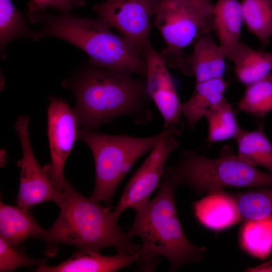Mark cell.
Masks as SVG:
<instances>
[{
    "label": "cell",
    "instance_id": "cell-15",
    "mask_svg": "<svg viewBox=\"0 0 272 272\" xmlns=\"http://www.w3.org/2000/svg\"><path fill=\"white\" fill-rule=\"evenodd\" d=\"M193 208L197 220L210 229L222 230L241 220L235 200L224 189L208 193L195 202Z\"/></svg>",
    "mask_w": 272,
    "mask_h": 272
},
{
    "label": "cell",
    "instance_id": "cell-5",
    "mask_svg": "<svg viewBox=\"0 0 272 272\" xmlns=\"http://www.w3.org/2000/svg\"><path fill=\"white\" fill-rule=\"evenodd\" d=\"M180 161L165 167L163 174L176 186L185 185L197 194L225 187L272 186V174L258 170L241 160L231 146H224L218 158H207L191 150L181 152Z\"/></svg>",
    "mask_w": 272,
    "mask_h": 272
},
{
    "label": "cell",
    "instance_id": "cell-1",
    "mask_svg": "<svg viewBox=\"0 0 272 272\" xmlns=\"http://www.w3.org/2000/svg\"><path fill=\"white\" fill-rule=\"evenodd\" d=\"M83 63L63 83L75 96L74 111L82 128H97L121 116H132L140 123L150 119L146 78L137 79L131 73L101 67L89 60Z\"/></svg>",
    "mask_w": 272,
    "mask_h": 272
},
{
    "label": "cell",
    "instance_id": "cell-17",
    "mask_svg": "<svg viewBox=\"0 0 272 272\" xmlns=\"http://www.w3.org/2000/svg\"><path fill=\"white\" fill-rule=\"evenodd\" d=\"M42 228L29 210L0 202V237L10 244L18 246L29 238L44 239Z\"/></svg>",
    "mask_w": 272,
    "mask_h": 272
},
{
    "label": "cell",
    "instance_id": "cell-18",
    "mask_svg": "<svg viewBox=\"0 0 272 272\" xmlns=\"http://www.w3.org/2000/svg\"><path fill=\"white\" fill-rule=\"evenodd\" d=\"M228 83L223 78L196 82L190 98L181 103V111L192 130L206 112L224 97Z\"/></svg>",
    "mask_w": 272,
    "mask_h": 272
},
{
    "label": "cell",
    "instance_id": "cell-25",
    "mask_svg": "<svg viewBox=\"0 0 272 272\" xmlns=\"http://www.w3.org/2000/svg\"><path fill=\"white\" fill-rule=\"evenodd\" d=\"M237 109L259 118L272 111V73L246 86Z\"/></svg>",
    "mask_w": 272,
    "mask_h": 272
},
{
    "label": "cell",
    "instance_id": "cell-30",
    "mask_svg": "<svg viewBox=\"0 0 272 272\" xmlns=\"http://www.w3.org/2000/svg\"><path fill=\"white\" fill-rule=\"evenodd\" d=\"M246 271L253 272L272 271V261H268L254 267L248 268Z\"/></svg>",
    "mask_w": 272,
    "mask_h": 272
},
{
    "label": "cell",
    "instance_id": "cell-21",
    "mask_svg": "<svg viewBox=\"0 0 272 272\" xmlns=\"http://www.w3.org/2000/svg\"><path fill=\"white\" fill-rule=\"evenodd\" d=\"M240 239L241 245L246 252L265 259L272 253V217L246 221Z\"/></svg>",
    "mask_w": 272,
    "mask_h": 272
},
{
    "label": "cell",
    "instance_id": "cell-23",
    "mask_svg": "<svg viewBox=\"0 0 272 272\" xmlns=\"http://www.w3.org/2000/svg\"><path fill=\"white\" fill-rule=\"evenodd\" d=\"M208 124L207 141L216 143L234 138L241 128L230 103L224 97L205 115Z\"/></svg>",
    "mask_w": 272,
    "mask_h": 272
},
{
    "label": "cell",
    "instance_id": "cell-8",
    "mask_svg": "<svg viewBox=\"0 0 272 272\" xmlns=\"http://www.w3.org/2000/svg\"><path fill=\"white\" fill-rule=\"evenodd\" d=\"M181 131L173 128L167 132L151 151L126 185L114 212L119 216L127 209L135 211L149 201L152 193L159 186L170 155L179 146L176 137Z\"/></svg>",
    "mask_w": 272,
    "mask_h": 272
},
{
    "label": "cell",
    "instance_id": "cell-3",
    "mask_svg": "<svg viewBox=\"0 0 272 272\" xmlns=\"http://www.w3.org/2000/svg\"><path fill=\"white\" fill-rule=\"evenodd\" d=\"M36 23L42 28L34 31V41L48 36L61 39L85 52L95 65L146 76V64L140 50L126 37L112 32L99 17H80L70 12L54 16L45 11L39 14Z\"/></svg>",
    "mask_w": 272,
    "mask_h": 272
},
{
    "label": "cell",
    "instance_id": "cell-10",
    "mask_svg": "<svg viewBox=\"0 0 272 272\" xmlns=\"http://www.w3.org/2000/svg\"><path fill=\"white\" fill-rule=\"evenodd\" d=\"M51 162L43 168L55 188L62 192L69 183L64 178L65 162L79 137V122L74 110L63 100L51 97L47 111Z\"/></svg>",
    "mask_w": 272,
    "mask_h": 272
},
{
    "label": "cell",
    "instance_id": "cell-27",
    "mask_svg": "<svg viewBox=\"0 0 272 272\" xmlns=\"http://www.w3.org/2000/svg\"><path fill=\"white\" fill-rule=\"evenodd\" d=\"M44 262L28 256L22 248L14 246L0 237V271H12L19 267H30Z\"/></svg>",
    "mask_w": 272,
    "mask_h": 272
},
{
    "label": "cell",
    "instance_id": "cell-11",
    "mask_svg": "<svg viewBox=\"0 0 272 272\" xmlns=\"http://www.w3.org/2000/svg\"><path fill=\"white\" fill-rule=\"evenodd\" d=\"M29 120L26 115L19 116L15 128L23 150L22 158L17 162L21 173L17 204L30 210L35 205L45 201H52L58 205L62 192L55 188L35 158L29 137Z\"/></svg>",
    "mask_w": 272,
    "mask_h": 272
},
{
    "label": "cell",
    "instance_id": "cell-9",
    "mask_svg": "<svg viewBox=\"0 0 272 272\" xmlns=\"http://www.w3.org/2000/svg\"><path fill=\"white\" fill-rule=\"evenodd\" d=\"M161 1L107 0L95 5L94 9L99 18L131 41L144 56L151 44V19Z\"/></svg>",
    "mask_w": 272,
    "mask_h": 272
},
{
    "label": "cell",
    "instance_id": "cell-29",
    "mask_svg": "<svg viewBox=\"0 0 272 272\" xmlns=\"http://www.w3.org/2000/svg\"><path fill=\"white\" fill-rule=\"evenodd\" d=\"M205 14L214 17V5L211 0H188Z\"/></svg>",
    "mask_w": 272,
    "mask_h": 272
},
{
    "label": "cell",
    "instance_id": "cell-14",
    "mask_svg": "<svg viewBox=\"0 0 272 272\" xmlns=\"http://www.w3.org/2000/svg\"><path fill=\"white\" fill-rule=\"evenodd\" d=\"M140 251L134 254L117 253L105 256L98 252L82 250L56 266L40 263L34 269L37 272H113L130 266L137 262Z\"/></svg>",
    "mask_w": 272,
    "mask_h": 272
},
{
    "label": "cell",
    "instance_id": "cell-12",
    "mask_svg": "<svg viewBox=\"0 0 272 272\" xmlns=\"http://www.w3.org/2000/svg\"><path fill=\"white\" fill-rule=\"evenodd\" d=\"M144 57L147 69V92L163 118L164 129L173 127L182 132L181 102L167 64L151 44Z\"/></svg>",
    "mask_w": 272,
    "mask_h": 272
},
{
    "label": "cell",
    "instance_id": "cell-13",
    "mask_svg": "<svg viewBox=\"0 0 272 272\" xmlns=\"http://www.w3.org/2000/svg\"><path fill=\"white\" fill-rule=\"evenodd\" d=\"M226 58L224 52L210 33L194 44L192 54L185 55L180 70L186 75L194 76L196 82L223 78Z\"/></svg>",
    "mask_w": 272,
    "mask_h": 272
},
{
    "label": "cell",
    "instance_id": "cell-26",
    "mask_svg": "<svg viewBox=\"0 0 272 272\" xmlns=\"http://www.w3.org/2000/svg\"><path fill=\"white\" fill-rule=\"evenodd\" d=\"M232 195L241 219L248 221L272 217V186L255 187Z\"/></svg>",
    "mask_w": 272,
    "mask_h": 272
},
{
    "label": "cell",
    "instance_id": "cell-24",
    "mask_svg": "<svg viewBox=\"0 0 272 272\" xmlns=\"http://www.w3.org/2000/svg\"><path fill=\"white\" fill-rule=\"evenodd\" d=\"M27 19L11 0H0V49L3 59L7 57L6 48L13 40L20 37L33 39L34 31L29 29Z\"/></svg>",
    "mask_w": 272,
    "mask_h": 272
},
{
    "label": "cell",
    "instance_id": "cell-6",
    "mask_svg": "<svg viewBox=\"0 0 272 272\" xmlns=\"http://www.w3.org/2000/svg\"><path fill=\"white\" fill-rule=\"evenodd\" d=\"M166 132L164 129L158 134L139 138L80 129L79 137L89 147L95 163V184L91 198L109 204L134 163L151 151Z\"/></svg>",
    "mask_w": 272,
    "mask_h": 272
},
{
    "label": "cell",
    "instance_id": "cell-7",
    "mask_svg": "<svg viewBox=\"0 0 272 272\" xmlns=\"http://www.w3.org/2000/svg\"><path fill=\"white\" fill-rule=\"evenodd\" d=\"M154 24L166 47L161 55L167 65L180 69L183 50L214 29V17L207 15L188 0H162Z\"/></svg>",
    "mask_w": 272,
    "mask_h": 272
},
{
    "label": "cell",
    "instance_id": "cell-16",
    "mask_svg": "<svg viewBox=\"0 0 272 272\" xmlns=\"http://www.w3.org/2000/svg\"><path fill=\"white\" fill-rule=\"evenodd\" d=\"M224 53L226 58L233 63L237 79L246 86L271 73L272 52L253 49L239 41Z\"/></svg>",
    "mask_w": 272,
    "mask_h": 272
},
{
    "label": "cell",
    "instance_id": "cell-19",
    "mask_svg": "<svg viewBox=\"0 0 272 272\" xmlns=\"http://www.w3.org/2000/svg\"><path fill=\"white\" fill-rule=\"evenodd\" d=\"M243 23L241 3L217 0L214 9V29L223 51L240 41Z\"/></svg>",
    "mask_w": 272,
    "mask_h": 272
},
{
    "label": "cell",
    "instance_id": "cell-2",
    "mask_svg": "<svg viewBox=\"0 0 272 272\" xmlns=\"http://www.w3.org/2000/svg\"><path fill=\"white\" fill-rule=\"evenodd\" d=\"M176 186L162 177L155 196L135 211L128 232L142 240L137 262L143 271H154L159 256L166 258L170 270L174 271L186 263L200 261L205 255L206 248L193 245L183 232L175 203Z\"/></svg>",
    "mask_w": 272,
    "mask_h": 272
},
{
    "label": "cell",
    "instance_id": "cell-28",
    "mask_svg": "<svg viewBox=\"0 0 272 272\" xmlns=\"http://www.w3.org/2000/svg\"><path fill=\"white\" fill-rule=\"evenodd\" d=\"M85 4L84 0H29L27 16L30 23L35 24L39 14L47 8H56L60 12L67 13L73 8L83 7Z\"/></svg>",
    "mask_w": 272,
    "mask_h": 272
},
{
    "label": "cell",
    "instance_id": "cell-20",
    "mask_svg": "<svg viewBox=\"0 0 272 272\" xmlns=\"http://www.w3.org/2000/svg\"><path fill=\"white\" fill-rule=\"evenodd\" d=\"M234 139L241 160L253 167H263L272 174V144L261 123L255 130L241 128Z\"/></svg>",
    "mask_w": 272,
    "mask_h": 272
},
{
    "label": "cell",
    "instance_id": "cell-22",
    "mask_svg": "<svg viewBox=\"0 0 272 272\" xmlns=\"http://www.w3.org/2000/svg\"><path fill=\"white\" fill-rule=\"evenodd\" d=\"M243 23L262 46L272 36V0H242Z\"/></svg>",
    "mask_w": 272,
    "mask_h": 272
},
{
    "label": "cell",
    "instance_id": "cell-4",
    "mask_svg": "<svg viewBox=\"0 0 272 272\" xmlns=\"http://www.w3.org/2000/svg\"><path fill=\"white\" fill-rule=\"evenodd\" d=\"M62 192L59 215L46 230L44 240L98 252L106 247H113L119 253L140 251L141 244L133 243L128 232L120 228L119 216L110 207L81 194L69 183Z\"/></svg>",
    "mask_w": 272,
    "mask_h": 272
}]
</instances>
